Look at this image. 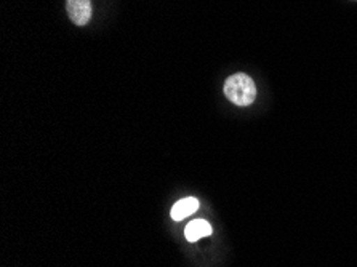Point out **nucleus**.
I'll list each match as a JSON object with an SVG mask.
<instances>
[{
  "mask_svg": "<svg viewBox=\"0 0 357 267\" xmlns=\"http://www.w3.org/2000/svg\"><path fill=\"white\" fill-rule=\"evenodd\" d=\"M225 95L237 106H250L257 98V86L247 74H234L225 82Z\"/></svg>",
  "mask_w": 357,
  "mask_h": 267,
  "instance_id": "f257e3e1",
  "label": "nucleus"
},
{
  "mask_svg": "<svg viewBox=\"0 0 357 267\" xmlns=\"http://www.w3.org/2000/svg\"><path fill=\"white\" fill-rule=\"evenodd\" d=\"M66 10L69 18L74 24L85 26L91 18V2L90 0H68Z\"/></svg>",
  "mask_w": 357,
  "mask_h": 267,
  "instance_id": "f03ea898",
  "label": "nucleus"
},
{
  "mask_svg": "<svg viewBox=\"0 0 357 267\" xmlns=\"http://www.w3.org/2000/svg\"><path fill=\"white\" fill-rule=\"evenodd\" d=\"M199 208V200L194 197H186L181 199L180 201H176L172 208V218L175 221H181L188 218L189 215H192L194 211Z\"/></svg>",
  "mask_w": 357,
  "mask_h": 267,
  "instance_id": "7ed1b4c3",
  "label": "nucleus"
},
{
  "mask_svg": "<svg viewBox=\"0 0 357 267\" xmlns=\"http://www.w3.org/2000/svg\"><path fill=\"white\" fill-rule=\"evenodd\" d=\"M210 234H212V226L204 220H196L189 222L185 231V236L189 242H197L199 238L207 237Z\"/></svg>",
  "mask_w": 357,
  "mask_h": 267,
  "instance_id": "20e7f679",
  "label": "nucleus"
}]
</instances>
